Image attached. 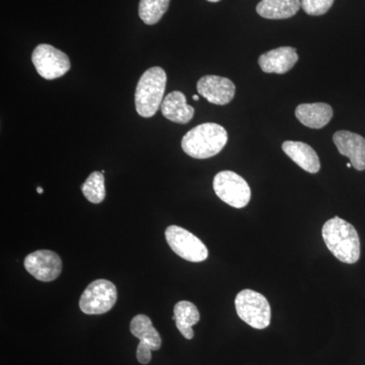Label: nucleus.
Wrapping results in <instances>:
<instances>
[{"label": "nucleus", "mask_w": 365, "mask_h": 365, "mask_svg": "<svg viewBox=\"0 0 365 365\" xmlns=\"http://www.w3.org/2000/svg\"><path fill=\"white\" fill-rule=\"evenodd\" d=\"M327 248L338 260L354 264L359 260L360 241L356 230L342 218H331L322 230Z\"/></svg>", "instance_id": "obj_1"}, {"label": "nucleus", "mask_w": 365, "mask_h": 365, "mask_svg": "<svg viewBox=\"0 0 365 365\" xmlns=\"http://www.w3.org/2000/svg\"><path fill=\"white\" fill-rule=\"evenodd\" d=\"M227 132L216 123H204L187 132L182 139V148L187 155L198 160L218 155L227 143Z\"/></svg>", "instance_id": "obj_2"}, {"label": "nucleus", "mask_w": 365, "mask_h": 365, "mask_svg": "<svg viewBox=\"0 0 365 365\" xmlns=\"http://www.w3.org/2000/svg\"><path fill=\"white\" fill-rule=\"evenodd\" d=\"M167 86V73L162 67L148 69L137 83L135 91L136 111L143 118L155 116L163 104Z\"/></svg>", "instance_id": "obj_3"}, {"label": "nucleus", "mask_w": 365, "mask_h": 365, "mask_svg": "<svg viewBox=\"0 0 365 365\" xmlns=\"http://www.w3.org/2000/svg\"><path fill=\"white\" fill-rule=\"evenodd\" d=\"M235 304L237 316L252 328L263 330L270 325L271 307L264 295L251 289L242 290Z\"/></svg>", "instance_id": "obj_4"}, {"label": "nucleus", "mask_w": 365, "mask_h": 365, "mask_svg": "<svg viewBox=\"0 0 365 365\" xmlns=\"http://www.w3.org/2000/svg\"><path fill=\"white\" fill-rule=\"evenodd\" d=\"M218 198L235 208H244L251 200V188L244 178L232 170L218 173L213 180Z\"/></svg>", "instance_id": "obj_5"}, {"label": "nucleus", "mask_w": 365, "mask_h": 365, "mask_svg": "<svg viewBox=\"0 0 365 365\" xmlns=\"http://www.w3.org/2000/svg\"><path fill=\"white\" fill-rule=\"evenodd\" d=\"M117 288L105 279L91 282L79 299V309L86 314H103L111 311L117 302Z\"/></svg>", "instance_id": "obj_6"}, {"label": "nucleus", "mask_w": 365, "mask_h": 365, "mask_svg": "<svg viewBox=\"0 0 365 365\" xmlns=\"http://www.w3.org/2000/svg\"><path fill=\"white\" fill-rule=\"evenodd\" d=\"M165 240L173 252L184 260L199 263L208 258V250L205 245L185 228L170 225L165 230Z\"/></svg>", "instance_id": "obj_7"}, {"label": "nucleus", "mask_w": 365, "mask_h": 365, "mask_svg": "<svg viewBox=\"0 0 365 365\" xmlns=\"http://www.w3.org/2000/svg\"><path fill=\"white\" fill-rule=\"evenodd\" d=\"M32 62L38 73L48 81L61 78L71 67V60L66 53L48 44H41L35 48Z\"/></svg>", "instance_id": "obj_8"}, {"label": "nucleus", "mask_w": 365, "mask_h": 365, "mask_svg": "<svg viewBox=\"0 0 365 365\" xmlns=\"http://www.w3.org/2000/svg\"><path fill=\"white\" fill-rule=\"evenodd\" d=\"M24 265L31 275L43 282L57 279L62 271L61 258L49 250H40L29 255Z\"/></svg>", "instance_id": "obj_9"}, {"label": "nucleus", "mask_w": 365, "mask_h": 365, "mask_svg": "<svg viewBox=\"0 0 365 365\" xmlns=\"http://www.w3.org/2000/svg\"><path fill=\"white\" fill-rule=\"evenodd\" d=\"M197 91L201 97L211 104L223 106L232 102L235 97V86L228 78L217 76H206L199 79Z\"/></svg>", "instance_id": "obj_10"}, {"label": "nucleus", "mask_w": 365, "mask_h": 365, "mask_svg": "<svg viewBox=\"0 0 365 365\" xmlns=\"http://www.w3.org/2000/svg\"><path fill=\"white\" fill-rule=\"evenodd\" d=\"M333 141L341 155L349 158L352 167L357 170H365V139L353 132H336Z\"/></svg>", "instance_id": "obj_11"}, {"label": "nucleus", "mask_w": 365, "mask_h": 365, "mask_svg": "<svg viewBox=\"0 0 365 365\" xmlns=\"http://www.w3.org/2000/svg\"><path fill=\"white\" fill-rule=\"evenodd\" d=\"M299 61L297 50L292 47H280L271 50L259 58V66L266 73H287Z\"/></svg>", "instance_id": "obj_12"}, {"label": "nucleus", "mask_w": 365, "mask_h": 365, "mask_svg": "<svg viewBox=\"0 0 365 365\" xmlns=\"http://www.w3.org/2000/svg\"><path fill=\"white\" fill-rule=\"evenodd\" d=\"M160 109L163 117L178 124L189 123L195 113L194 108L187 104L184 93L179 91H173L163 98Z\"/></svg>", "instance_id": "obj_13"}, {"label": "nucleus", "mask_w": 365, "mask_h": 365, "mask_svg": "<svg viewBox=\"0 0 365 365\" xmlns=\"http://www.w3.org/2000/svg\"><path fill=\"white\" fill-rule=\"evenodd\" d=\"M282 150L299 167L311 174H317L321 169V163L316 151L309 144L300 141H285Z\"/></svg>", "instance_id": "obj_14"}, {"label": "nucleus", "mask_w": 365, "mask_h": 365, "mask_svg": "<svg viewBox=\"0 0 365 365\" xmlns=\"http://www.w3.org/2000/svg\"><path fill=\"white\" fill-rule=\"evenodd\" d=\"M295 116L304 126L312 129H321L332 119L333 109L325 103L302 104L295 110Z\"/></svg>", "instance_id": "obj_15"}, {"label": "nucleus", "mask_w": 365, "mask_h": 365, "mask_svg": "<svg viewBox=\"0 0 365 365\" xmlns=\"http://www.w3.org/2000/svg\"><path fill=\"white\" fill-rule=\"evenodd\" d=\"M300 6L299 0H262L256 9L262 18L284 20L297 14Z\"/></svg>", "instance_id": "obj_16"}, {"label": "nucleus", "mask_w": 365, "mask_h": 365, "mask_svg": "<svg viewBox=\"0 0 365 365\" xmlns=\"http://www.w3.org/2000/svg\"><path fill=\"white\" fill-rule=\"evenodd\" d=\"M174 314L173 319L176 321L178 330L186 339H193L194 331L192 327L200 321V313L195 304L187 300H182L175 306Z\"/></svg>", "instance_id": "obj_17"}, {"label": "nucleus", "mask_w": 365, "mask_h": 365, "mask_svg": "<svg viewBox=\"0 0 365 365\" xmlns=\"http://www.w3.org/2000/svg\"><path fill=\"white\" fill-rule=\"evenodd\" d=\"M130 331L134 337L150 345L153 351H158L162 346L160 333L155 330L153 322L145 314H137L132 319Z\"/></svg>", "instance_id": "obj_18"}, {"label": "nucleus", "mask_w": 365, "mask_h": 365, "mask_svg": "<svg viewBox=\"0 0 365 365\" xmlns=\"http://www.w3.org/2000/svg\"><path fill=\"white\" fill-rule=\"evenodd\" d=\"M170 0H140L139 18L146 25H155L169 9Z\"/></svg>", "instance_id": "obj_19"}, {"label": "nucleus", "mask_w": 365, "mask_h": 365, "mask_svg": "<svg viewBox=\"0 0 365 365\" xmlns=\"http://www.w3.org/2000/svg\"><path fill=\"white\" fill-rule=\"evenodd\" d=\"M83 193L90 202L102 203L106 197L104 174L101 172L91 173L83 185Z\"/></svg>", "instance_id": "obj_20"}, {"label": "nucleus", "mask_w": 365, "mask_h": 365, "mask_svg": "<svg viewBox=\"0 0 365 365\" xmlns=\"http://www.w3.org/2000/svg\"><path fill=\"white\" fill-rule=\"evenodd\" d=\"M333 4L334 0H300L302 9L309 16H323Z\"/></svg>", "instance_id": "obj_21"}, {"label": "nucleus", "mask_w": 365, "mask_h": 365, "mask_svg": "<svg viewBox=\"0 0 365 365\" xmlns=\"http://www.w3.org/2000/svg\"><path fill=\"white\" fill-rule=\"evenodd\" d=\"M151 351H153V349H151L150 346L140 341V343L137 346V360H138L141 364H150L151 360Z\"/></svg>", "instance_id": "obj_22"}, {"label": "nucleus", "mask_w": 365, "mask_h": 365, "mask_svg": "<svg viewBox=\"0 0 365 365\" xmlns=\"http://www.w3.org/2000/svg\"><path fill=\"white\" fill-rule=\"evenodd\" d=\"M38 193L42 194L43 193V189L41 188V187H38L37 188Z\"/></svg>", "instance_id": "obj_23"}, {"label": "nucleus", "mask_w": 365, "mask_h": 365, "mask_svg": "<svg viewBox=\"0 0 365 365\" xmlns=\"http://www.w3.org/2000/svg\"><path fill=\"white\" fill-rule=\"evenodd\" d=\"M193 100H194V101H198V100H199V97H198V96H197V95H194V96H193Z\"/></svg>", "instance_id": "obj_24"}, {"label": "nucleus", "mask_w": 365, "mask_h": 365, "mask_svg": "<svg viewBox=\"0 0 365 365\" xmlns=\"http://www.w3.org/2000/svg\"><path fill=\"white\" fill-rule=\"evenodd\" d=\"M347 168H352V163H347Z\"/></svg>", "instance_id": "obj_25"}, {"label": "nucleus", "mask_w": 365, "mask_h": 365, "mask_svg": "<svg viewBox=\"0 0 365 365\" xmlns=\"http://www.w3.org/2000/svg\"><path fill=\"white\" fill-rule=\"evenodd\" d=\"M207 1H210V2H218V1H220V0H207Z\"/></svg>", "instance_id": "obj_26"}]
</instances>
